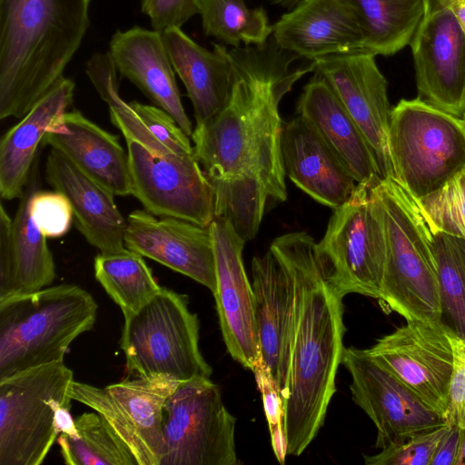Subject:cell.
Instances as JSON below:
<instances>
[{
    "mask_svg": "<svg viewBox=\"0 0 465 465\" xmlns=\"http://www.w3.org/2000/svg\"><path fill=\"white\" fill-rule=\"evenodd\" d=\"M372 192L381 210L386 236L379 301L407 322L441 323L439 282L427 223L416 198L392 177L376 180Z\"/></svg>",
    "mask_w": 465,
    "mask_h": 465,
    "instance_id": "cell-5",
    "label": "cell"
},
{
    "mask_svg": "<svg viewBox=\"0 0 465 465\" xmlns=\"http://www.w3.org/2000/svg\"><path fill=\"white\" fill-rule=\"evenodd\" d=\"M258 388L262 397L264 411L269 424L272 450L277 460L284 464L287 450L283 431V401L276 389L269 370L264 365L262 357L254 371Z\"/></svg>",
    "mask_w": 465,
    "mask_h": 465,
    "instance_id": "cell-39",
    "label": "cell"
},
{
    "mask_svg": "<svg viewBox=\"0 0 465 465\" xmlns=\"http://www.w3.org/2000/svg\"><path fill=\"white\" fill-rule=\"evenodd\" d=\"M134 195L152 214L210 226L216 217L214 189L195 154L160 156L126 141Z\"/></svg>",
    "mask_w": 465,
    "mask_h": 465,
    "instance_id": "cell-12",
    "label": "cell"
},
{
    "mask_svg": "<svg viewBox=\"0 0 465 465\" xmlns=\"http://www.w3.org/2000/svg\"><path fill=\"white\" fill-rule=\"evenodd\" d=\"M74 83L62 78L0 140V193L20 199L45 133L73 103Z\"/></svg>",
    "mask_w": 465,
    "mask_h": 465,
    "instance_id": "cell-27",
    "label": "cell"
},
{
    "mask_svg": "<svg viewBox=\"0 0 465 465\" xmlns=\"http://www.w3.org/2000/svg\"><path fill=\"white\" fill-rule=\"evenodd\" d=\"M365 351L444 418L453 351L441 323L407 322Z\"/></svg>",
    "mask_w": 465,
    "mask_h": 465,
    "instance_id": "cell-14",
    "label": "cell"
},
{
    "mask_svg": "<svg viewBox=\"0 0 465 465\" xmlns=\"http://www.w3.org/2000/svg\"><path fill=\"white\" fill-rule=\"evenodd\" d=\"M233 70L226 105L192 134L193 150L212 183L216 216L226 218L245 241L257 233L269 200L287 190L279 104L315 63L293 67L299 57L272 37L261 46L229 49Z\"/></svg>",
    "mask_w": 465,
    "mask_h": 465,
    "instance_id": "cell-1",
    "label": "cell"
},
{
    "mask_svg": "<svg viewBox=\"0 0 465 465\" xmlns=\"http://www.w3.org/2000/svg\"><path fill=\"white\" fill-rule=\"evenodd\" d=\"M45 178L54 190L66 196L74 223L84 239L101 253L123 251L127 221L114 203V195L92 180L59 152L51 149Z\"/></svg>",
    "mask_w": 465,
    "mask_h": 465,
    "instance_id": "cell-24",
    "label": "cell"
},
{
    "mask_svg": "<svg viewBox=\"0 0 465 465\" xmlns=\"http://www.w3.org/2000/svg\"><path fill=\"white\" fill-rule=\"evenodd\" d=\"M31 214L40 232L46 238L64 235L74 221L70 202L57 191H37L32 198Z\"/></svg>",
    "mask_w": 465,
    "mask_h": 465,
    "instance_id": "cell-37",
    "label": "cell"
},
{
    "mask_svg": "<svg viewBox=\"0 0 465 465\" xmlns=\"http://www.w3.org/2000/svg\"><path fill=\"white\" fill-rule=\"evenodd\" d=\"M97 303L75 284L0 300V380L64 361L69 345L90 331Z\"/></svg>",
    "mask_w": 465,
    "mask_h": 465,
    "instance_id": "cell-4",
    "label": "cell"
},
{
    "mask_svg": "<svg viewBox=\"0 0 465 465\" xmlns=\"http://www.w3.org/2000/svg\"><path fill=\"white\" fill-rule=\"evenodd\" d=\"M201 0H141V11L153 29L163 32L181 28L193 15H199Z\"/></svg>",
    "mask_w": 465,
    "mask_h": 465,
    "instance_id": "cell-40",
    "label": "cell"
},
{
    "mask_svg": "<svg viewBox=\"0 0 465 465\" xmlns=\"http://www.w3.org/2000/svg\"><path fill=\"white\" fill-rule=\"evenodd\" d=\"M450 425L416 433L375 454L364 455L367 465H430L435 450Z\"/></svg>",
    "mask_w": 465,
    "mask_h": 465,
    "instance_id": "cell-36",
    "label": "cell"
},
{
    "mask_svg": "<svg viewBox=\"0 0 465 465\" xmlns=\"http://www.w3.org/2000/svg\"><path fill=\"white\" fill-rule=\"evenodd\" d=\"M179 383L164 375L136 377L104 388L74 381L71 399L103 416L138 465H160L163 406Z\"/></svg>",
    "mask_w": 465,
    "mask_h": 465,
    "instance_id": "cell-11",
    "label": "cell"
},
{
    "mask_svg": "<svg viewBox=\"0 0 465 465\" xmlns=\"http://www.w3.org/2000/svg\"><path fill=\"white\" fill-rule=\"evenodd\" d=\"M456 465H465V428L461 429L460 450Z\"/></svg>",
    "mask_w": 465,
    "mask_h": 465,
    "instance_id": "cell-46",
    "label": "cell"
},
{
    "mask_svg": "<svg viewBox=\"0 0 465 465\" xmlns=\"http://www.w3.org/2000/svg\"><path fill=\"white\" fill-rule=\"evenodd\" d=\"M282 237L294 277L283 431L287 455L299 456L318 434L336 391L344 351L343 297L325 280L310 234Z\"/></svg>",
    "mask_w": 465,
    "mask_h": 465,
    "instance_id": "cell-2",
    "label": "cell"
},
{
    "mask_svg": "<svg viewBox=\"0 0 465 465\" xmlns=\"http://www.w3.org/2000/svg\"><path fill=\"white\" fill-rule=\"evenodd\" d=\"M453 351V371L449 390L446 424L465 428V340L448 331Z\"/></svg>",
    "mask_w": 465,
    "mask_h": 465,
    "instance_id": "cell-41",
    "label": "cell"
},
{
    "mask_svg": "<svg viewBox=\"0 0 465 465\" xmlns=\"http://www.w3.org/2000/svg\"><path fill=\"white\" fill-rule=\"evenodd\" d=\"M272 5H280L289 9L293 8L302 0H269Z\"/></svg>",
    "mask_w": 465,
    "mask_h": 465,
    "instance_id": "cell-47",
    "label": "cell"
},
{
    "mask_svg": "<svg viewBox=\"0 0 465 465\" xmlns=\"http://www.w3.org/2000/svg\"><path fill=\"white\" fill-rule=\"evenodd\" d=\"M76 434H59L57 442L67 465H138L111 425L98 412L75 420Z\"/></svg>",
    "mask_w": 465,
    "mask_h": 465,
    "instance_id": "cell-32",
    "label": "cell"
},
{
    "mask_svg": "<svg viewBox=\"0 0 465 465\" xmlns=\"http://www.w3.org/2000/svg\"><path fill=\"white\" fill-rule=\"evenodd\" d=\"M419 97L465 113V34L448 9L425 14L410 43Z\"/></svg>",
    "mask_w": 465,
    "mask_h": 465,
    "instance_id": "cell-17",
    "label": "cell"
},
{
    "mask_svg": "<svg viewBox=\"0 0 465 465\" xmlns=\"http://www.w3.org/2000/svg\"><path fill=\"white\" fill-rule=\"evenodd\" d=\"M315 73L303 87L297 114L338 154L357 183L381 178L376 157L363 133L329 83Z\"/></svg>",
    "mask_w": 465,
    "mask_h": 465,
    "instance_id": "cell-25",
    "label": "cell"
},
{
    "mask_svg": "<svg viewBox=\"0 0 465 465\" xmlns=\"http://www.w3.org/2000/svg\"><path fill=\"white\" fill-rule=\"evenodd\" d=\"M40 190L38 156L12 224L11 252L0 266V300L40 291L55 278V265L46 237L35 223L30 207Z\"/></svg>",
    "mask_w": 465,
    "mask_h": 465,
    "instance_id": "cell-28",
    "label": "cell"
},
{
    "mask_svg": "<svg viewBox=\"0 0 465 465\" xmlns=\"http://www.w3.org/2000/svg\"><path fill=\"white\" fill-rule=\"evenodd\" d=\"M107 53L122 76L135 84L154 105L170 114L192 136V123L181 100L162 32L137 25L118 30L109 42Z\"/></svg>",
    "mask_w": 465,
    "mask_h": 465,
    "instance_id": "cell-22",
    "label": "cell"
},
{
    "mask_svg": "<svg viewBox=\"0 0 465 465\" xmlns=\"http://www.w3.org/2000/svg\"><path fill=\"white\" fill-rule=\"evenodd\" d=\"M463 119L465 120V113H464V115H463Z\"/></svg>",
    "mask_w": 465,
    "mask_h": 465,
    "instance_id": "cell-48",
    "label": "cell"
},
{
    "mask_svg": "<svg viewBox=\"0 0 465 465\" xmlns=\"http://www.w3.org/2000/svg\"><path fill=\"white\" fill-rule=\"evenodd\" d=\"M282 154L286 176L315 201L333 210L356 188L357 182L342 160L300 115L282 126Z\"/></svg>",
    "mask_w": 465,
    "mask_h": 465,
    "instance_id": "cell-23",
    "label": "cell"
},
{
    "mask_svg": "<svg viewBox=\"0 0 465 465\" xmlns=\"http://www.w3.org/2000/svg\"><path fill=\"white\" fill-rule=\"evenodd\" d=\"M252 273L261 357L282 398L294 305V277L282 235L252 259Z\"/></svg>",
    "mask_w": 465,
    "mask_h": 465,
    "instance_id": "cell-16",
    "label": "cell"
},
{
    "mask_svg": "<svg viewBox=\"0 0 465 465\" xmlns=\"http://www.w3.org/2000/svg\"><path fill=\"white\" fill-rule=\"evenodd\" d=\"M426 223L439 282L441 323L448 331L465 340V240Z\"/></svg>",
    "mask_w": 465,
    "mask_h": 465,
    "instance_id": "cell-31",
    "label": "cell"
},
{
    "mask_svg": "<svg viewBox=\"0 0 465 465\" xmlns=\"http://www.w3.org/2000/svg\"><path fill=\"white\" fill-rule=\"evenodd\" d=\"M124 246L208 288L216 290L215 254L210 226L146 210L128 214Z\"/></svg>",
    "mask_w": 465,
    "mask_h": 465,
    "instance_id": "cell-19",
    "label": "cell"
},
{
    "mask_svg": "<svg viewBox=\"0 0 465 465\" xmlns=\"http://www.w3.org/2000/svg\"><path fill=\"white\" fill-rule=\"evenodd\" d=\"M129 104L151 134L169 151L178 155L194 154L188 135L170 114L156 105L137 101Z\"/></svg>",
    "mask_w": 465,
    "mask_h": 465,
    "instance_id": "cell-38",
    "label": "cell"
},
{
    "mask_svg": "<svg viewBox=\"0 0 465 465\" xmlns=\"http://www.w3.org/2000/svg\"><path fill=\"white\" fill-rule=\"evenodd\" d=\"M41 146H50L114 196L132 195L128 153L118 136L80 111L65 112L45 133Z\"/></svg>",
    "mask_w": 465,
    "mask_h": 465,
    "instance_id": "cell-21",
    "label": "cell"
},
{
    "mask_svg": "<svg viewBox=\"0 0 465 465\" xmlns=\"http://www.w3.org/2000/svg\"><path fill=\"white\" fill-rule=\"evenodd\" d=\"M451 0H424L425 14L435 12L441 9H447Z\"/></svg>",
    "mask_w": 465,
    "mask_h": 465,
    "instance_id": "cell-45",
    "label": "cell"
},
{
    "mask_svg": "<svg viewBox=\"0 0 465 465\" xmlns=\"http://www.w3.org/2000/svg\"><path fill=\"white\" fill-rule=\"evenodd\" d=\"M375 181L357 183L351 197L334 209L324 236L315 243L322 272L341 297L357 293L379 300L381 296L386 236L372 192Z\"/></svg>",
    "mask_w": 465,
    "mask_h": 465,
    "instance_id": "cell-8",
    "label": "cell"
},
{
    "mask_svg": "<svg viewBox=\"0 0 465 465\" xmlns=\"http://www.w3.org/2000/svg\"><path fill=\"white\" fill-rule=\"evenodd\" d=\"M120 345L126 371L138 378L164 375L183 382L213 372L200 351L199 320L187 296L165 287L124 317Z\"/></svg>",
    "mask_w": 465,
    "mask_h": 465,
    "instance_id": "cell-7",
    "label": "cell"
},
{
    "mask_svg": "<svg viewBox=\"0 0 465 465\" xmlns=\"http://www.w3.org/2000/svg\"><path fill=\"white\" fill-rule=\"evenodd\" d=\"M70 406H61L55 413V427L58 434L75 435L76 426L75 420L70 414Z\"/></svg>",
    "mask_w": 465,
    "mask_h": 465,
    "instance_id": "cell-43",
    "label": "cell"
},
{
    "mask_svg": "<svg viewBox=\"0 0 465 465\" xmlns=\"http://www.w3.org/2000/svg\"><path fill=\"white\" fill-rule=\"evenodd\" d=\"M416 200L431 226L465 240V169L439 190Z\"/></svg>",
    "mask_w": 465,
    "mask_h": 465,
    "instance_id": "cell-35",
    "label": "cell"
},
{
    "mask_svg": "<svg viewBox=\"0 0 465 465\" xmlns=\"http://www.w3.org/2000/svg\"><path fill=\"white\" fill-rule=\"evenodd\" d=\"M314 63L315 71L329 83L363 133L376 157L381 177L394 178L388 145L391 110L388 83L375 55H329Z\"/></svg>",
    "mask_w": 465,
    "mask_h": 465,
    "instance_id": "cell-18",
    "label": "cell"
},
{
    "mask_svg": "<svg viewBox=\"0 0 465 465\" xmlns=\"http://www.w3.org/2000/svg\"><path fill=\"white\" fill-rule=\"evenodd\" d=\"M199 15L204 35L232 47L261 46L272 34L264 8H249L244 0H201Z\"/></svg>",
    "mask_w": 465,
    "mask_h": 465,
    "instance_id": "cell-33",
    "label": "cell"
},
{
    "mask_svg": "<svg viewBox=\"0 0 465 465\" xmlns=\"http://www.w3.org/2000/svg\"><path fill=\"white\" fill-rule=\"evenodd\" d=\"M366 54L393 55L410 45L425 15L424 0H348Z\"/></svg>",
    "mask_w": 465,
    "mask_h": 465,
    "instance_id": "cell-29",
    "label": "cell"
},
{
    "mask_svg": "<svg viewBox=\"0 0 465 465\" xmlns=\"http://www.w3.org/2000/svg\"><path fill=\"white\" fill-rule=\"evenodd\" d=\"M74 373L64 361L0 380V465H39L59 436L55 413L70 406Z\"/></svg>",
    "mask_w": 465,
    "mask_h": 465,
    "instance_id": "cell-9",
    "label": "cell"
},
{
    "mask_svg": "<svg viewBox=\"0 0 465 465\" xmlns=\"http://www.w3.org/2000/svg\"><path fill=\"white\" fill-rule=\"evenodd\" d=\"M447 9L455 17L461 30L465 34V0H451Z\"/></svg>",
    "mask_w": 465,
    "mask_h": 465,
    "instance_id": "cell-44",
    "label": "cell"
},
{
    "mask_svg": "<svg viewBox=\"0 0 465 465\" xmlns=\"http://www.w3.org/2000/svg\"><path fill=\"white\" fill-rule=\"evenodd\" d=\"M272 37L280 48L311 62L329 55L366 54L348 0H302L272 25Z\"/></svg>",
    "mask_w": 465,
    "mask_h": 465,
    "instance_id": "cell-20",
    "label": "cell"
},
{
    "mask_svg": "<svg viewBox=\"0 0 465 465\" xmlns=\"http://www.w3.org/2000/svg\"><path fill=\"white\" fill-rule=\"evenodd\" d=\"M341 363L349 371L352 401L377 430L375 447L384 449L425 430L445 425L444 418L365 350L344 348Z\"/></svg>",
    "mask_w": 465,
    "mask_h": 465,
    "instance_id": "cell-13",
    "label": "cell"
},
{
    "mask_svg": "<svg viewBox=\"0 0 465 465\" xmlns=\"http://www.w3.org/2000/svg\"><path fill=\"white\" fill-rule=\"evenodd\" d=\"M210 228L216 268L213 296L223 338L232 359L253 371L261 351L252 286L242 262L246 242L224 217L216 216Z\"/></svg>",
    "mask_w": 465,
    "mask_h": 465,
    "instance_id": "cell-15",
    "label": "cell"
},
{
    "mask_svg": "<svg viewBox=\"0 0 465 465\" xmlns=\"http://www.w3.org/2000/svg\"><path fill=\"white\" fill-rule=\"evenodd\" d=\"M90 0H0V119L22 118L62 78Z\"/></svg>",
    "mask_w": 465,
    "mask_h": 465,
    "instance_id": "cell-3",
    "label": "cell"
},
{
    "mask_svg": "<svg viewBox=\"0 0 465 465\" xmlns=\"http://www.w3.org/2000/svg\"><path fill=\"white\" fill-rule=\"evenodd\" d=\"M85 71L102 100L108 104L112 124L121 131L126 141H135L160 156L175 154L151 134L130 104L121 98L117 70L108 53L92 54L86 63Z\"/></svg>",
    "mask_w": 465,
    "mask_h": 465,
    "instance_id": "cell-34",
    "label": "cell"
},
{
    "mask_svg": "<svg viewBox=\"0 0 465 465\" xmlns=\"http://www.w3.org/2000/svg\"><path fill=\"white\" fill-rule=\"evenodd\" d=\"M460 435L461 428L450 425L438 444L430 465H456Z\"/></svg>",
    "mask_w": 465,
    "mask_h": 465,
    "instance_id": "cell-42",
    "label": "cell"
},
{
    "mask_svg": "<svg viewBox=\"0 0 465 465\" xmlns=\"http://www.w3.org/2000/svg\"><path fill=\"white\" fill-rule=\"evenodd\" d=\"M162 35L173 70L193 104L196 124H203L216 115L230 98L233 70L229 49L213 44V50H207L177 27Z\"/></svg>",
    "mask_w": 465,
    "mask_h": 465,
    "instance_id": "cell-26",
    "label": "cell"
},
{
    "mask_svg": "<svg viewBox=\"0 0 465 465\" xmlns=\"http://www.w3.org/2000/svg\"><path fill=\"white\" fill-rule=\"evenodd\" d=\"M236 419L210 378L180 382L163 406L160 465H237Z\"/></svg>",
    "mask_w": 465,
    "mask_h": 465,
    "instance_id": "cell-10",
    "label": "cell"
},
{
    "mask_svg": "<svg viewBox=\"0 0 465 465\" xmlns=\"http://www.w3.org/2000/svg\"><path fill=\"white\" fill-rule=\"evenodd\" d=\"M141 254L124 248L100 253L94 262V276L124 317L137 312L161 290Z\"/></svg>",
    "mask_w": 465,
    "mask_h": 465,
    "instance_id": "cell-30",
    "label": "cell"
},
{
    "mask_svg": "<svg viewBox=\"0 0 465 465\" xmlns=\"http://www.w3.org/2000/svg\"><path fill=\"white\" fill-rule=\"evenodd\" d=\"M388 145L394 179L416 199L465 169V120L417 97L391 110Z\"/></svg>",
    "mask_w": 465,
    "mask_h": 465,
    "instance_id": "cell-6",
    "label": "cell"
}]
</instances>
